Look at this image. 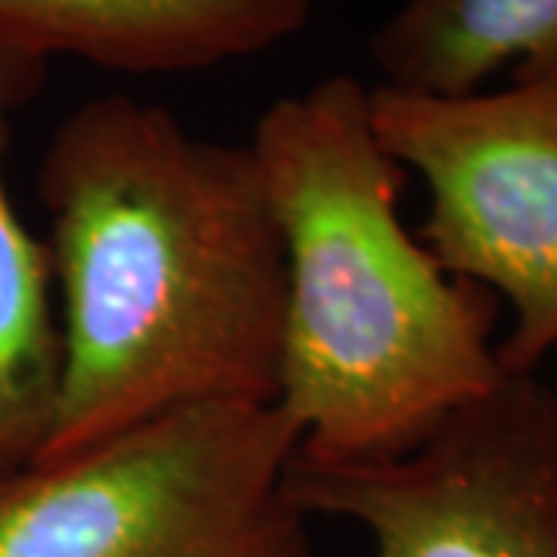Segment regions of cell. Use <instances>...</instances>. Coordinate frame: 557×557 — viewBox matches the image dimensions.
Segmentation results:
<instances>
[{"label": "cell", "instance_id": "obj_1", "mask_svg": "<svg viewBox=\"0 0 557 557\" xmlns=\"http://www.w3.org/2000/svg\"><path fill=\"white\" fill-rule=\"evenodd\" d=\"M38 196L62 372L35 461L180 406L276 403L285 245L248 146L106 94L53 131Z\"/></svg>", "mask_w": 557, "mask_h": 557}, {"label": "cell", "instance_id": "obj_2", "mask_svg": "<svg viewBox=\"0 0 557 557\" xmlns=\"http://www.w3.org/2000/svg\"><path fill=\"white\" fill-rule=\"evenodd\" d=\"M248 149L285 245L276 406L298 458L406 456L508 375L496 295L449 276L399 220L406 171L375 137L362 81L282 97Z\"/></svg>", "mask_w": 557, "mask_h": 557}, {"label": "cell", "instance_id": "obj_3", "mask_svg": "<svg viewBox=\"0 0 557 557\" xmlns=\"http://www.w3.org/2000/svg\"><path fill=\"white\" fill-rule=\"evenodd\" d=\"M276 403H196L0 478V557H313Z\"/></svg>", "mask_w": 557, "mask_h": 557}, {"label": "cell", "instance_id": "obj_4", "mask_svg": "<svg viewBox=\"0 0 557 557\" xmlns=\"http://www.w3.org/2000/svg\"><path fill=\"white\" fill-rule=\"evenodd\" d=\"M369 112L387 156L431 193L418 242L449 276L511 304L498 362L536 372L557 347V75L461 97L375 84Z\"/></svg>", "mask_w": 557, "mask_h": 557}, {"label": "cell", "instance_id": "obj_5", "mask_svg": "<svg viewBox=\"0 0 557 557\" xmlns=\"http://www.w3.org/2000/svg\"><path fill=\"white\" fill-rule=\"evenodd\" d=\"M285 490L307 518L359 523L369 557H557V391L505 375L406 456H295Z\"/></svg>", "mask_w": 557, "mask_h": 557}, {"label": "cell", "instance_id": "obj_6", "mask_svg": "<svg viewBox=\"0 0 557 557\" xmlns=\"http://www.w3.org/2000/svg\"><path fill=\"white\" fill-rule=\"evenodd\" d=\"M313 0H0V50L127 75H183L292 40Z\"/></svg>", "mask_w": 557, "mask_h": 557}, {"label": "cell", "instance_id": "obj_7", "mask_svg": "<svg viewBox=\"0 0 557 557\" xmlns=\"http://www.w3.org/2000/svg\"><path fill=\"white\" fill-rule=\"evenodd\" d=\"M47 62L0 50V478L38 458L62 372L57 285L47 245L10 196L7 156L16 115L38 97Z\"/></svg>", "mask_w": 557, "mask_h": 557}, {"label": "cell", "instance_id": "obj_8", "mask_svg": "<svg viewBox=\"0 0 557 557\" xmlns=\"http://www.w3.org/2000/svg\"><path fill=\"white\" fill-rule=\"evenodd\" d=\"M384 87L474 94L511 65V81L557 75V0H406L369 40Z\"/></svg>", "mask_w": 557, "mask_h": 557}]
</instances>
